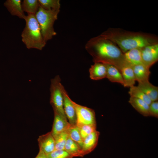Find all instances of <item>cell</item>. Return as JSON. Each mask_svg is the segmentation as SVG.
Instances as JSON below:
<instances>
[{"instance_id":"6da1fadb","label":"cell","mask_w":158,"mask_h":158,"mask_svg":"<svg viewBox=\"0 0 158 158\" xmlns=\"http://www.w3.org/2000/svg\"><path fill=\"white\" fill-rule=\"evenodd\" d=\"M85 47L94 63L111 64L120 71L123 66L128 63L124 53L118 47L100 35L90 39L86 43Z\"/></svg>"},{"instance_id":"7a4b0ae2","label":"cell","mask_w":158,"mask_h":158,"mask_svg":"<svg viewBox=\"0 0 158 158\" xmlns=\"http://www.w3.org/2000/svg\"><path fill=\"white\" fill-rule=\"evenodd\" d=\"M100 35L114 43L123 53L132 49L158 43V37L154 35L120 28H109Z\"/></svg>"},{"instance_id":"3957f363","label":"cell","mask_w":158,"mask_h":158,"mask_svg":"<svg viewBox=\"0 0 158 158\" xmlns=\"http://www.w3.org/2000/svg\"><path fill=\"white\" fill-rule=\"evenodd\" d=\"M25 20L26 25L21 35L22 42L28 49L42 50L46 43L43 38L35 14H28Z\"/></svg>"},{"instance_id":"277c9868","label":"cell","mask_w":158,"mask_h":158,"mask_svg":"<svg viewBox=\"0 0 158 158\" xmlns=\"http://www.w3.org/2000/svg\"><path fill=\"white\" fill-rule=\"evenodd\" d=\"M60 9L46 10L40 6L35 16L40 25L43 38L46 43L56 35L54 28Z\"/></svg>"},{"instance_id":"5b68a950","label":"cell","mask_w":158,"mask_h":158,"mask_svg":"<svg viewBox=\"0 0 158 158\" xmlns=\"http://www.w3.org/2000/svg\"><path fill=\"white\" fill-rule=\"evenodd\" d=\"M51 82L50 103L53 110L66 117L63 109V85L59 76L56 75L51 79Z\"/></svg>"},{"instance_id":"8992f818","label":"cell","mask_w":158,"mask_h":158,"mask_svg":"<svg viewBox=\"0 0 158 158\" xmlns=\"http://www.w3.org/2000/svg\"><path fill=\"white\" fill-rule=\"evenodd\" d=\"M73 103L76 111V126L96 124L95 114L94 110L73 101Z\"/></svg>"},{"instance_id":"52a82bcc","label":"cell","mask_w":158,"mask_h":158,"mask_svg":"<svg viewBox=\"0 0 158 158\" xmlns=\"http://www.w3.org/2000/svg\"><path fill=\"white\" fill-rule=\"evenodd\" d=\"M142 63L149 68L158 60V43L149 45L142 48Z\"/></svg>"},{"instance_id":"ba28073f","label":"cell","mask_w":158,"mask_h":158,"mask_svg":"<svg viewBox=\"0 0 158 158\" xmlns=\"http://www.w3.org/2000/svg\"><path fill=\"white\" fill-rule=\"evenodd\" d=\"M62 90L63 98V109L65 115L71 125H76V111L73 103V101L69 97L63 85Z\"/></svg>"},{"instance_id":"9c48e42d","label":"cell","mask_w":158,"mask_h":158,"mask_svg":"<svg viewBox=\"0 0 158 158\" xmlns=\"http://www.w3.org/2000/svg\"><path fill=\"white\" fill-rule=\"evenodd\" d=\"M38 142L40 150L48 155L55 150V141L50 132L39 136Z\"/></svg>"},{"instance_id":"30bf717a","label":"cell","mask_w":158,"mask_h":158,"mask_svg":"<svg viewBox=\"0 0 158 158\" xmlns=\"http://www.w3.org/2000/svg\"><path fill=\"white\" fill-rule=\"evenodd\" d=\"M54 118L52 128L51 131L54 137L67 130L71 124L67 121V118L58 113L54 111Z\"/></svg>"},{"instance_id":"8fae6325","label":"cell","mask_w":158,"mask_h":158,"mask_svg":"<svg viewBox=\"0 0 158 158\" xmlns=\"http://www.w3.org/2000/svg\"><path fill=\"white\" fill-rule=\"evenodd\" d=\"M100 133L95 130L87 136L83 140L82 150L84 156L93 151L97 146Z\"/></svg>"},{"instance_id":"7c38bea8","label":"cell","mask_w":158,"mask_h":158,"mask_svg":"<svg viewBox=\"0 0 158 158\" xmlns=\"http://www.w3.org/2000/svg\"><path fill=\"white\" fill-rule=\"evenodd\" d=\"M4 5L11 15L25 19L26 16L23 10L21 0H7Z\"/></svg>"},{"instance_id":"4fadbf2b","label":"cell","mask_w":158,"mask_h":158,"mask_svg":"<svg viewBox=\"0 0 158 158\" xmlns=\"http://www.w3.org/2000/svg\"><path fill=\"white\" fill-rule=\"evenodd\" d=\"M90 77L93 80H97L106 78L107 69L105 64L95 62L89 70Z\"/></svg>"},{"instance_id":"5bb4252c","label":"cell","mask_w":158,"mask_h":158,"mask_svg":"<svg viewBox=\"0 0 158 158\" xmlns=\"http://www.w3.org/2000/svg\"><path fill=\"white\" fill-rule=\"evenodd\" d=\"M137 87L143 92L152 102L157 101L158 99V87L148 81L138 83Z\"/></svg>"},{"instance_id":"9a60e30c","label":"cell","mask_w":158,"mask_h":158,"mask_svg":"<svg viewBox=\"0 0 158 158\" xmlns=\"http://www.w3.org/2000/svg\"><path fill=\"white\" fill-rule=\"evenodd\" d=\"M120 72L124 82L123 86L130 87L134 86L136 80L132 66L127 64L121 69Z\"/></svg>"},{"instance_id":"2e32d148","label":"cell","mask_w":158,"mask_h":158,"mask_svg":"<svg viewBox=\"0 0 158 158\" xmlns=\"http://www.w3.org/2000/svg\"><path fill=\"white\" fill-rule=\"evenodd\" d=\"M136 81L138 83L149 80L150 68L143 64L132 66Z\"/></svg>"},{"instance_id":"e0dca14e","label":"cell","mask_w":158,"mask_h":158,"mask_svg":"<svg viewBox=\"0 0 158 158\" xmlns=\"http://www.w3.org/2000/svg\"><path fill=\"white\" fill-rule=\"evenodd\" d=\"M142 48L132 49L124 53L126 61L132 66L142 63L141 55Z\"/></svg>"},{"instance_id":"ac0fdd59","label":"cell","mask_w":158,"mask_h":158,"mask_svg":"<svg viewBox=\"0 0 158 158\" xmlns=\"http://www.w3.org/2000/svg\"><path fill=\"white\" fill-rule=\"evenodd\" d=\"M105 64L107 69L106 78L112 82L118 83L124 86L123 78L119 70L113 65Z\"/></svg>"},{"instance_id":"d6986e66","label":"cell","mask_w":158,"mask_h":158,"mask_svg":"<svg viewBox=\"0 0 158 158\" xmlns=\"http://www.w3.org/2000/svg\"><path fill=\"white\" fill-rule=\"evenodd\" d=\"M129 102L138 112L144 116H149V105L139 99L130 97Z\"/></svg>"},{"instance_id":"ffe728a7","label":"cell","mask_w":158,"mask_h":158,"mask_svg":"<svg viewBox=\"0 0 158 158\" xmlns=\"http://www.w3.org/2000/svg\"><path fill=\"white\" fill-rule=\"evenodd\" d=\"M64 149L73 157H82L84 156L80 146L69 136L66 141Z\"/></svg>"},{"instance_id":"44dd1931","label":"cell","mask_w":158,"mask_h":158,"mask_svg":"<svg viewBox=\"0 0 158 158\" xmlns=\"http://www.w3.org/2000/svg\"><path fill=\"white\" fill-rule=\"evenodd\" d=\"M22 7L24 12L28 14H35L37 11L40 5L37 0H24L22 4Z\"/></svg>"},{"instance_id":"7402d4cb","label":"cell","mask_w":158,"mask_h":158,"mask_svg":"<svg viewBox=\"0 0 158 158\" xmlns=\"http://www.w3.org/2000/svg\"><path fill=\"white\" fill-rule=\"evenodd\" d=\"M128 93L130 97L140 99L149 105L152 102L150 99L137 86H133L130 87Z\"/></svg>"},{"instance_id":"603a6c76","label":"cell","mask_w":158,"mask_h":158,"mask_svg":"<svg viewBox=\"0 0 158 158\" xmlns=\"http://www.w3.org/2000/svg\"><path fill=\"white\" fill-rule=\"evenodd\" d=\"M68 129L54 137L55 141V150H65V146L69 136Z\"/></svg>"},{"instance_id":"cb8c5ba5","label":"cell","mask_w":158,"mask_h":158,"mask_svg":"<svg viewBox=\"0 0 158 158\" xmlns=\"http://www.w3.org/2000/svg\"><path fill=\"white\" fill-rule=\"evenodd\" d=\"M40 6L45 10H50L60 9L59 0H38Z\"/></svg>"},{"instance_id":"d4e9b609","label":"cell","mask_w":158,"mask_h":158,"mask_svg":"<svg viewBox=\"0 0 158 158\" xmlns=\"http://www.w3.org/2000/svg\"><path fill=\"white\" fill-rule=\"evenodd\" d=\"M68 131L70 138L78 143L82 148L83 144V140L77 126L71 125L68 129Z\"/></svg>"},{"instance_id":"484cf974","label":"cell","mask_w":158,"mask_h":158,"mask_svg":"<svg viewBox=\"0 0 158 158\" xmlns=\"http://www.w3.org/2000/svg\"><path fill=\"white\" fill-rule=\"evenodd\" d=\"M83 140L89 135L96 130V124L77 126Z\"/></svg>"},{"instance_id":"4316f807","label":"cell","mask_w":158,"mask_h":158,"mask_svg":"<svg viewBox=\"0 0 158 158\" xmlns=\"http://www.w3.org/2000/svg\"><path fill=\"white\" fill-rule=\"evenodd\" d=\"M47 158H73V157L65 150H55L47 155Z\"/></svg>"},{"instance_id":"83f0119b","label":"cell","mask_w":158,"mask_h":158,"mask_svg":"<svg viewBox=\"0 0 158 158\" xmlns=\"http://www.w3.org/2000/svg\"><path fill=\"white\" fill-rule=\"evenodd\" d=\"M149 116L156 118L158 117V102L157 101L152 102L149 105Z\"/></svg>"},{"instance_id":"f1b7e54d","label":"cell","mask_w":158,"mask_h":158,"mask_svg":"<svg viewBox=\"0 0 158 158\" xmlns=\"http://www.w3.org/2000/svg\"><path fill=\"white\" fill-rule=\"evenodd\" d=\"M35 158H47V155L43 152L39 151L37 156Z\"/></svg>"}]
</instances>
